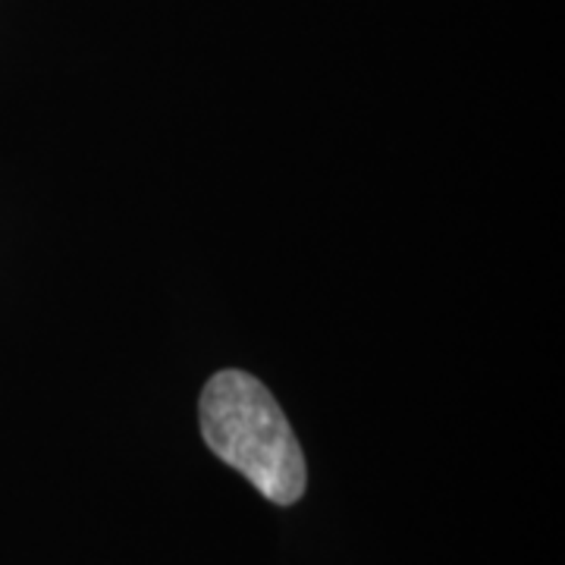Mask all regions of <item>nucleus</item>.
<instances>
[{
  "label": "nucleus",
  "mask_w": 565,
  "mask_h": 565,
  "mask_svg": "<svg viewBox=\"0 0 565 565\" xmlns=\"http://www.w3.org/2000/svg\"><path fill=\"white\" fill-rule=\"evenodd\" d=\"M204 444L236 468L264 500L292 505L302 500L308 471L302 446L270 390L236 367L214 374L199 399Z\"/></svg>",
  "instance_id": "nucleus-1"
}]
</instances>
